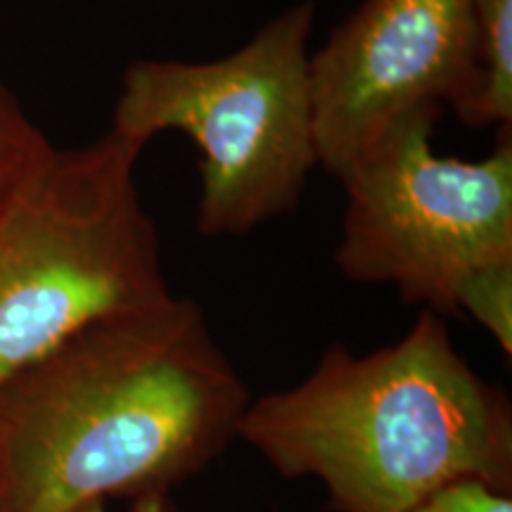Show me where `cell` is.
<instances>
[{"label": "cell", "instance_id": "cell-7", "mask_svg": "<svg viewBox=\"0 0 512 512\" xmlns=\"http://www.w3.org/2000/svg\"><path fill=\"white\" fill-rule=\"evenodd\" d=\"M479 86L458 117L467 126H512V0H472Z\"/></svg>", "mask_w": 512, "mask_h": 512}, {"label": "cell", "instance_id": "cell-3", "mask_svg": "<svg viewBox=\"0 0 512 512\" xmlns=\"http://www.w3.org/2000/svg\"><path fill=\"white\" fill-rule=\"evenodd\" d=\"M143 150L112 126L55 147L0 221V389L81 330L174 297L133 178Z\"/></svg>", "mask_w": 512, "mask_h": 512}, {"label": "cell", "instance_id": "cell-9", "mask_svg": "<svg viewBox=\"0 0 512 512\" xmlns=\"http://www.w3.org/2000/svg\"><path fill=\"white\" fill-rule=\"evenodd\" d=\"M458 313L477 320L512 356V261L479 271L458 297Z\"/></svg>", "mask_w": 512, "mask_h": 512}, {"label": "cell", "instance_id": "cell-11", "mask_svg": "<svg viewBox=\"0 0 512 512\" xmlns=\"http://www.w3.org/2000/svg\"><path fill=\"white\" fill-rule=\"evenodd\" d=\"M76 512H107V510H105V503H91ZM131 512H171V508H169V501H166V496H145L133 503Z\"/></svg>", "mask_w": 512, "mask_h": 512}, {"label": "cell", "instance_id": "cell-10", "mask_svg": "<svg viewBox=\"0 0 512 512\" xmlns=\"http://www.w3.org/2000/svg\"><path fill=\"white\" fill-rule=\"evenodd\" d=\"M411 512H512V498L479 479H458L441 486Z\"/></svg>", "mask_w": 512, "mask_h": 512}, {"label": "cell", "instance_id": "cell-1", "mask_svg": "<svg viewBox=\"0 0 512 512\" xmlns=\"http://www.w3.org/2000/svg\"><path fill=\"white\" fill-rule=\"evenodd\" d=\"M247 403L190 299L95 323L0 389V512L166 496L238 437Z\"/></svg>", "mask_w": 512, "mask_h": 512}, {"label": "cell", "instance_id": "cell-2", "mask_svg": "<svg viewBox=\"0 0 512 512\" xmlns=\"http://www.w3.org/2000/svg\"><path fill=\"white\" fill-rule=\"evenodd\" d=\"M238 437L283 477H316L337 512H411L458 479L512 489L508 401L430 309L392 347H335L297 387L247 403Z\"/></svg>", "mask_w": 512, "mask_h": 512}, {"label": "cell", "instance_id": "cell-8", "mask_svg": "<svg viewBox=\"0 0 512 512\" xmlns=\"http://www.w3.org/2000/svg\"><path fill=\"white\" fill-rule=\"evenodd\" d=\"M55 145L0 83V221L38 176Z\"/></svg>", "mask_w": 512, "mask_h": 512}, {"label": "cell", "instance_id": "cell-5", "mask_svg": "<svg viewBox=\"0 0 512 512\" xmlns=\"http://www.w3.org/2000/svg\"><path fill=\"white\" fill-rule=\"evenodd\" d=\"M439 107L401 114L339 178L347 192L337 266L394 285L406 304L458 313L479 271L512 261V138L467 162L434 152Z\"/></svg>", "mask_w": 512, "mask_h": 512}, {"label": "cell", "instance_id": "cell-6", "mask_svg": "<svg viewBox=\"0 0 512 512\" xmlns=\"http://www.w3.org/2000/svg\"><path fill=\"white\" fill-rule=\"evenodd\" d=\"M318 166L342 178L401 114L475 98L472 0H363L311 53Z\"/></svg>", "mask_w": 512, "mask_h": 512}, {"label": "cell", "instance_id": "cell-4", "mask_svg": "<svg viewBox=\"0 0 512 512\" xmlns=\"http://www.w3.org/2000/svg\"><path fill=\"white\" fill-rule=\"evenodd\" d=\"M313 19L316 5L304 0L219 60H136L121 76L114 131L143 145L178 131L200 150L202 235H245L299 204L318 166Z\"/></svg>", "mask_w": 512, "mask_h": 512}]
</instances>
